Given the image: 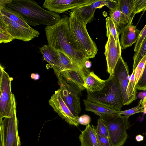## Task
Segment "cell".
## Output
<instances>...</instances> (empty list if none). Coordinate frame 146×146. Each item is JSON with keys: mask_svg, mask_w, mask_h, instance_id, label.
<instances>
[{"mask_svg": "<svg viewBox=\"0 0 146 146\" xmlns=\"http://www.w3.org/2000/svg\"><path fill=\"white\" fill-rule=\"evenodd\" d=\"M81 146H98L96 129L89 124L79 137Z\"/></svg>", "mask_w": 146, "mask_h": 146, "instance_id": "cell-19", "label": "cell"}, {"mask_svg": "<svg viewBox=\"0 0 146 146\" xmlns=\"http://www.w3.org/2000/svg\"><path fill=\"white\" fill-rule=\"evenodd\" d=\"M31 78L35 80H37L39 79L40 76L38 74L32 73L31 74Z\"/></svg>", "mask_w": 146, "mask_h": 146, "instance_id": "cell-39", "label": "cell"}, {"mask_svg": "<svg viewBox=\"0 0 146 146\" xmlns=\"http://www.w3.org/2000/svg\"><path fill=\"white\" fill-rule=\"evenodd\" d=\"M117 1L120 11L131 20H133L134 17L132 15L134 0H118Z\"/></svg>", "mask_w": 146, "mask_h": 146, "instance_id": "cell-24", "label": "cell"}, {"mask_svg": "<svg viewBox=\"0 0 146 146\" xmlns=\"http://www.w3.org/2000/svg\"><path fill=\"white\" fill-rule=\"evenodd\" d=\"M113 75L119 81L122 94L123 105L131 104L137 98V89L130 81L128 66L121 56L115 67Z\"/></svg>", "mask_w": 146, "mask_h": 146, "instance_id": "cell-7", "label": "cell"}, {"mask_svg": "<svg viewBox=\"0 0 146 146\" xmlns=\"http://www.w3.org/2000/svg\"><path fill=\"white\" fill-rule=\"evenodd\" d=\"M12 0H0V9H3L6 7L7 5L10 3Z\"/></svg>", "mask_w": 146, "mask_h": 146, "instance_id": "cell-37", "label": "cell"}, {"mask_svg": "<svg viewBox=\"0 0 146 146\" xmlns=\"http://www.w3.org/2000/svg\"><path fill=\"white\" fill-rule=\"evenodd\" d=\"M104 54L107 63V71L111 76H113L115 67L121 56V48L120 41L116 44L113 36L110 33L107 37Z\"/></svg>", "mask_w": 146, "mask_h": 146, "instance_id": "cell-11", "label": "cell"}, {"mask_svg": "<svg viewBox=\"0 0 146 146\" xmlns=\"http://www.w3.org/2000/svg\"><path fill=\"white\" fill-rule=\"evenodd\" d=\"M0 26H2L14 39L25 42L31 40L40 35L38 31L33 28L25 27L11 20L8 17L0 13Z\"/></svg>", "mask_w": 146, "mask_h": 146, "instance_id": "cell-9", "label": "cell"}, {"mask_svg": "<svg viewBox=\"0 0 146 146\" xmlns=\"http://www.w3.org/2000/svg\"><path fill=\"white\" fill-rule=\"evenodd\" d=\"M106 6L110 10L117 7L118 2L117 0H106Z\"/></svg>", "mask_w": 146, "mask_h": 146, "instance_id": "cell-36", "label": "cell"}, {"mask_svg": "<svg viewBox=\"0 0 146 146\" xmlns=\"http://www.w3.org/2000/svg\"><path fill=\"white\" fill-rule=\"evenodd\" d=\"M85 66L86 68L89 69L91 66V62L88 60L86 61L85 63Z\"/></svg>", "mask_w": 146, "mask_h": 146, "instance_id": "cell-41", "label": "cell"}, {"mask_svg": "<svg viewBox=\"0 0 146 146\" xmlns=\"http://www.w3.org/2000/svg\"><path fill=\"white\" fill-rule=\"evenodd\" d=\"M146 37V24L143 29L141 31L139 38L135 45L134 51L136 52L138 50L142 42Z\"/></svg>", "mask_w": 146, "mask_h": 146, "instance_id": "cell-33", "label": "cell"}, {"mask_svg": "<svg viewBox=\"0 0 146 146\" xmlns=\"http://www.w3.org/2000/svg\"><path fill=\"white\" fill-rule=\"evenodd\" d=\"M98 146H111L108 138L97 134Z\"/></svg>", "mask_w": 146, "mask_h": 146, "instance_id": "cell-34", "label": "cell"}, {"mask_svg": "<svg viewBox=\"0 0 146 146\" xmlns=\"http://www.w3.org/2000/svg\"><path fill=\"white\" fill-rule=\"evenodd\" d=\"M93 0H46L42 7L48 11L61 13L69 10L87 5Z\"/></svg>", "mask_w": 146, "mask_h": 146, "instance_id": "cell-12", "label": "cell"}, {"mask_svg": "<svg viewBox=\"0 0 146 146\" xmlns=\"http://www.w3.org/2000/svg\"><path fill=\"white\" fill-rule=\"evenodd\" d=\"M144 137L140 134L137 135L135 137L136 140L138 142H140L143 140Z\"/></svg>", "mask_w": 146, "mask_h": 146, "instance_id": "cell-40", "label": "cell"}, {"mask_svg": "<svg viewBox=\"0 0 146 146\" xmlns=\"http://www.w3.org/2000/svg\"><path fill=\"white\" fill-rule=\"evenodd\" d=\"M68 18L63 16L54 24L45 27L48 45L54 50L62 52L80 67L83 68L88 59L71 32Z\"/></svg>", "mask_w": 146, "mask_h": 146, "instance_id": "cell-1", "label": "cell"}, {"mask_svg": "<svg viewBox=\"0 0 146 146\" xmlns=\"http://www.w3.org/2000/svg\"><path fill=\"white\" fill-rule=\"evenodd\" d=\"M146 61V55L139 63L134 71L133 85L135 87L141 77L145 68Z\"/></svg>", "mask_w": 146, "mask_h": 146, "instance_id": "cell-27", "label": "cell"}, {"mask_svg": "<svg viewBox=\"0 0 146 146\" xmlns=\"http://www.w3.org/2000/svg\"><path fill=\"white\" fill-rule=\"evenodd\" d=\"M68 23L73 36L86 58L89 59L94 58L98 49L87 31L86 21L77 13L72 11L69 17Z\"/></svg>", "mask_w": 146, "mask_h": 146, "instance_id": "cell-4", "label": "cell"}, {"mask_svg": "<svg viewBox=\"0 0 146 146\" xmlns=\"http://www.w3.org/2000/svg\"><path fill=\"white\" fill-rule=\"evenodd\" d=\"M146 10V0H134V5L133 11V17L137 14Z\"/></svg>", "mask_w": 146, "mask_h": 146, "instance_id": "cell-30", "label": "cell"}, {"mask_svg": "<svg viewBox=\"0 0 146 146\" xmlns=\"http://www.w3.org/2000/svg\"><path fill=\"white\" fill-rule=\"evenodd\" d=\"M0 13L8 17L12 21L17 23L29 29L32 28L26 22L19 13L7 6L0 9Z\"/></svg>", "mask_w": 146, "mask_h": 146, "instance_id": "cell-23", "label": "cell"}, {"mask_svg": "<svg viewBox=\"0 0 146 146\" xmlns=\"http://www.w3.org/2000/svg\"><path fill=\"white\" fill-rule=\"evenodd\" d=\"M19 13L29 25H52L61 18L57 13L44 9L32 0H13L6 6Z\"/></svg>", "mask_w": 146, "mask_h": 146, "instance_id": "cell-2", "label": "cell"}, {"mask_svg": "<svg viewBox=\"0 0 146 146\" xmlns=\"http://www.w3.org/2000/svg\"><path fill=\"white\" fill-rule=\"evenodd\" d=\"M85 110L92 112L99 116L103 115L119 114V111L104 105L83 99Z\"/></svg>", "mask_w": 146, "mask_h": 146, "instance_id": "cell-20", "label": "cell"}, {"mask_svg": "<svg viewBox=\"0 0 146 146\" xmlns=\"http://www.w3.org/2000/svg\"><path fill=\"white\" fill-rule=\"evenodd\" d=\"M0 121L3 118L11 115L12 95L11 83L13 78L9 76L0 65Z\"/></svg>", "mask_w": 146, "mask_h": 146, "instance_id": "cell-8", "label": "cell"}, {"mask_svg": "<svg viewBox=\"0 0 146 146\" xmlns=\"http://www.w3.org/2000/svg\"><path fill=\"white\" fill-rule=\"evenodd\" d=\"M110 17L114 22L119 31L120 34L123 27L133 20H130L128 17L123 14L120 11L118 6L116 8L110 10Z\"/></svg>", "mask_w": 146, "mask_h": 146, "instance_id": "cell-22", "label": "cell"}, {"mask_svg": "<svg viewBox=\"0 0 146 146\" xmlns=\"http://www.w3.org/2000/svg\"><path fill=\"white\" fill-rule=\"evenodd\" d=\"M96 131L97 135L108 138V133L107 127L103 120L100 118L98 120L97 125Z\"/></svg>", "mask_w": 146, "mask_h": 146, "instance_id": "cell-28", "label": "cell"}, {"mask_svg": "<svg viewBox=\"0 0 146 146\" xmlns=\"http://www.w3.org/2000/svg\"><path fill=\"white\" fill-rule=\"evenodd\" d=\"M106 0H94L89 4L72 9L71 11L77 13L85 20L87 23H90L93 19L96 9L101 8L106 5Z\"/></svg>", "mask_w": 146, "mask_h": 146, "instance_id": "cell-15", "label": "cell"}, {"mask_svg": "<svg viewBox=\"0 0 146 146\" xmlns=\"http://www.w3.org/2000/svg\"><path fill=\"white\" fill-rule=\"evenodd\" d=\"M107 81V80L100 78L93 71L90 72L84 78V87L87 91L91 92L100 91L105 86Z\"/></svg>", "mask_w": 146, "mask_h": 146, "instance_id": "cell-17", "label": "cell"}, {"mask_svg": "<svg viewBox=\"0 0 146 146\" xmlns=\"http://www.w3.org/2000/svg\"><path fill=\"white\" fill-rule=\"evenodd\" d=\"M135 87L137 89L139 90H146V61L143 73Z\"/></svg>", "mask_w": 146, "mask_h": 146, "instance_id": "cell-32", "label": "cell"}, {"mask_svg": "<svg viewBox=\"0 0 146 146\" xmlns=\"http://www.w3.org/2000/svg\"><path fill=\"white\" fill-rule=\"evenodd\" d=\"M146 55V37L143 41L138 50L135 52L134 54L133 70L135 69L139 63Z\"/></svg>", "mask_w": 146, "mask_h": 146, "instance_id": "cell-26", "label": "cell"}, {"mask_svg": "<svg viewBox=\"0 0 146 146\" xmlns=\"http://www.w3.org/2000/svg\"><path fill=\"white\" fill-rule=\"evenodd\" d=\"M106 21L107 36L111 33L117 44V42L119 41V36L121 34L120 33L110 16L106 18Z\"/></svg>", "mask_w": 146, "mask_h": 146, "instance_id": "cell-25", "label": "cell"}, {"mask_svg": "<svg viewBox=\"0 0 146 146\" xmlns=\"http://www.w3.org/2000/svg\"><path fill=\"white\" fill-rule=\"evenodd\" d=\"M142 100L141 99L138 105L135 107L127 110L119 111V114L129 117L130 116L136 113H143V108L141 106Z\"/></svg>", "mask_w": 146, "mask_h": 146, "instance_id": "cell-29", "label": "cell"}, {"mask_svg": "<svg viewBox=\"0 0 146 146\" xmlns=\"http://www.w3.org/2000/svg\"><path fill=\"white\" fill-rule=\"evenodd\" d=\"M141 105L143 108L144 111L143 113H146V96L144 97L142 100Z\"/></svg>", "mask_w": 146, "mask_h": 146, "instance_id": "cell-38", "label": "cell"}, {"mask_svg": "<svg viewBox=\"0 0 146 146\" xmlns=\"http://www.w3.org/2000/svg\"><path fill=\"white\" fill-rule=\"evenodd\" d=\"M4 118L7 123V135L5 141L1 139L2 146H14L19 141L17 131L15 104L12 105L11 116Z\"/></svg>", "mask_w": 146, "mask_h": 146, "instance_id": "cell-13", "label": "cell"}, {"mask_svg": "<svg viewBox=\"0 0 146 146\" xmlns=\"http://www.w3.org/2000/svg\"><path fill=\"white\" fill-rule=\"evenodd\" d=\"M44 60L47 62L54 69L56 66L59 59L57 51L54 50L48 45L44 44L40 48Z\"/></svg>", "mask_w": 146, "mask_h": 146, "instance_id": "cell-21", "label": "cell"}, {"mask_svg": "<svg viewBox=\"0 0 146 146\" xmlns=\"http://www.w3.org/2000/svg\"><path fill=\"white\" fill-rule=\"evenodd\" d=\"M91 118L88 115L84 114L79 117L78 122L79 124L87 125L90 123Z\"/></svg>", "mask_w": 146, "mask_h": 146, "instance_id": "cell-35", "label": "cell"}, {"mask_svg": "<svg viewBox=\"0 0 146 146\" xmlns=\"http://www.w3.org/2000/svg\"><path fill=\"white\" fill-rule=\"evenodd\" d=\"M59 59L56 66L53 69L57 78L62 72L71 69H77L80 68L74 63L64 53L60 51H58Z\"/></svg>", "mask_w": 146, "mask_h": 146, "instance_id": "cell-18", "label": "cell"}, {"mask_svg": "<svg viewBox=\"0 0 146 146\" xmlns=\"http://www.w3.org/2000/svg\"><path fill=\"white\" fill-rule=\"evenodd\" d=\"M145 134L146 135V133H145Z\"/></svg>", "mask_w": 146, "mask_h": 146, "instance_id": "cell-42", "label": "cell"}, {"mask_svg": "<svg viewBox=\"0 0 146 146\" xmlns=\"http://www.w3.org/2000/svg\"><path fill=\"white\" fill-rule=\"evenodd\" d=\"M90 72L89 69L85 67L82 68L62 72L60 73V75L74 83L82 91L85 89L84 84L85 76Z\"/></svg>", "mask_w": 146, "mask_h": 146, "instance_id": "cell-16", "label": "cell"}, {"mask_svg": "<svg viewBox=\"0 0 146 146\" xmlns=\"http://www.w3.org/2000/svg\"><path fill=\"white\" fill-rule=\"evenodd\" d=\"M107 126L108 139L111 146H123L128 137L127 130L129 126V117L119 114L100 116Z\"/></svg>", "mask_w": 146, "mask_h": 146, "instance_id": "cell-5", "label": "cell"}, {"mask_svg": "<svg viewBox=\"0 0 146 146\" xmlns=\"http://www.w3.org/2000/svg\"><path fill=\"white\" fill-rule=\"evenodd\" d=\"M13 40V37L2 26H0V43H8Z\"/></svg>", "mask_w": 146, "mask_h": 146, "instance_id": "cell-31", "label": "cell"}, {"mask_svg": "<svg viewBox=\"0 0 146 146\" xmlns=\"http://www.w3.org/2000/svg\"><path fill=\"white\" fill-rule=\"evenodd\" d=\"M57 78L59 89L63 100L73 114L79 117L78 115L81 111L82 91L74 83L62 76L60 75Z\"/></svg>", "mask_w": 146, "mask_h": 146, "instance_id": "cell-6", "label": "cell"}, {"mask_svg": "<svg viewBox=\"0 0 146 146\" xmlns=\"http://www.w3.org/2000/svg\"><path fill=\"white\" fill-rule=\"evenodd\" d=\"M48 102L54 111L68 123L77 127L79 126V117L73 114L64 102L59 89L55 92Z\"/></svg>", "mask_w": 146, "mask_h": 146, "instance_id": "cell-10", "label": "cell"}, {"mask_svg": "<svg viewBox=\"0 0 146 146\" xmlns=\"http://www.w3.org/2000/svg\"><path fill=\"white\" fill-rule=\"evenodd\" d=\"M87 92V100L121 111L123 105L122 92L118 79L110 76L105 86L100 91Z\"/></svg>", "mask_w": 146, "mask_h": 146, "instance_id": "cell-3", "label": "cell"}, {"mask_svg": "<svg viewBox=\"0 0 146 146\" xmlns=\"http://www.w3.org/2000/svg\"><path fill=\"white\" fill-rule=\"evenodd\" d=\"M131 21L121 30L120 43L122 49L131 46L136 42L141 31L134 26Z\"/></svg>", "mask_w": 146, "mask_h": 146, "instance_id": "cell-14", "label": "cell"}]
</instances>
